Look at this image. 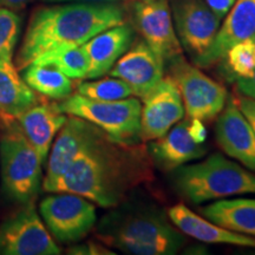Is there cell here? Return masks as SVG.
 Instances as JSON below:
<instances>
[{
	"instance_id": "1",
	"label": "cell",
	"mask_w": 255,
	"mask_h": 255,
	"mask_svg": "<svg viewBox=\"0 0 255 255\" xmlns=\"http://www.w3.org/2000/svg\"><path fill=\"white\" fill-rule=\"evenodd\" d=\"M148 146L128 144L100 130L46 193L78 194L103 208H114L142 184L155 180Z\"/></svg>"
},
{
	"instance_id": "2",
	"label": "cell",
	"mask_w": 255,
	"mask_h": 255,
	"mask_svg": "<svg viewBox=\"0 0 255 255\" xmlns=\"http://www.w3.org/2000/svg\"><path fill=\"white\" fill-rule=\"evenodd\" d=\"M126 23V9L117 1H65L33 12L14 64L23 71L52 51L81 46L107 28Z\"/></svg>"
},
{
	"instance_id": "3",
	"label": "cell",
	"mask_w": 255,
	"mask_h": 255,
	"mask_svg": "<svg viewBox=\"0 0 255 255\" xmlns=\"http://www.w3.org/2000/svg\"><path fill=\"white\" fill-rule=\"evenodd\" d=\"M170 175L174 190L194 205L255 194V173L218 152L200 163L181 165Z\"/></svg>"
},
{
	"instance_id": "4",
	"label": "cell",
	"mask_w": 255,
	"mask_h": 255,
	"mask_svg": "<svg viewBox=\"0 0 255 255\" xmlns=\"http://www.w3.org/2000/svg\"><path fill=\"white\" fill-rule=\"evenodd\" d=\"M103 240L127 254L173 255L182 248L187 239L158 213L123 212L115 216Z\"/></svg>"
},
{
	"instance_id": "5",
	"label": "cell",
	"mask_w": 255,
	"mask_h": 255,
	"mask_svg": "<svg viewBox=\"0 0 255 255\" xmlns=\"http://www.w3.org/2000/svg\"><path fill=\"white\" fill-rule=\"evenodd\" d=\"M41 165L39 156L17 121L1 117L0 168L6 194L23 206L34 203L43 183Z\"/></svg>"
},
{
	"instance_id": "6",
	"label": "cell",
	"mask_w": 255,
	"mask_h": 255,
	"mask_svg": "<svg viewBox=\"0 0 255 255\" xmlns=\"http://www.w3.org/2000/svg\"><path fill=\"white\" fill-rule=\"evenodd\" d=\"M64 114L77 116L98 127L117 142L141 143V101L128 97L121 101H97L78 92L58 103Z\"/></svg>"
},
{
	"instance_id": "7",
	"label": "cell",
	"mask_w": 255,
	"mask_h": 255,
	"mask_svg": "<svg viewBox=\"0 0 255 255\" xmlns=\"http://www.w3.org/2000/svg\"><path fill=\"white\" fill-rule=\"evenodd\" d=\"M169 63V77L176 84L182 97L187 119L203 123L216 119L227 103V90L194 64L178 56Z\"/></svg>"
},
{
	"instance_id": "8",
	"label": "cell",
	"mask_w": 255,
	"mask_h": 255,
	"mask_svg": "<svg viewBox=\"0 0 255 255\" xmlns=\"http://www.w3.org/2000/svg\"><path fill=\"white\" fill-rule=\"evenodd\" d=\"M39 212L50 234L62 244L87 237L97 219L94 202L66 191L51 193L40 202Z\"/></svg>"
},
{
	"instance_id": "9",
	"label": "cell",
	"mask_w": 255,
	"mask_h": 255,
	"mask_svg": "<svg viewBox=\"0 0 255 255\" xmlns=\"http://www.w3.org/2000/svg\"><path fill=\"white\" fill-rule=\"evenodd\" d=\"M0 254H60V248L38 215L34 203L24 205L23 209L0 226Z\"/></svg>"
},
{
	"instance_id": "10",
	"label": "cell",
	"mask_w": 255,
	"mask_h": 255,
	"mask_svg": "<svg viewBox=\"0 0 255 255\" xmlns=\"http://www.w3.org/2000/svg\"><path fill=\"white\" fill-rule=\"evenodd\" d=\"M168 1L181 46L195 60L212 45L222 19L214 13L205 0Z\"/></svg>"
},
{
	"instance_id": "11",
	"label": "cell",
	"mask_w": 255,
	"mask_h": 255,
	"mask_svg": "<svg viewBox=\"0 0 255 255\" xmlns=\"http://www.w3.org/2000/svg\"><path fill=\"white\" fill-rule=\"evenodd\" d=\"M131 13L135 28L164 63L182 55L168 0H135Z\"/></svg>"
},
{
	"instance_id": "12",
	"label": "cell",
	"mask_w": 255,
	"mask_h": 255,
	"mask_svg": "<svg viewBox=\"0 0 255 255\" xmlns=\"http://www.w3.org/2000/svg\"><path fill=\"white\" fill-rule=\"evenodd\" d=\"M142 101V142H150L162 137L186 114L180 90L169 76L162 78Z\"/></svg>"
},
{
	"instance_id": "13",
	"label": "cell",
	"mask_w": 255,
	"mask_h": 255,
	"mask_svg": "<svg viewBox=\"0 0 255 255\" xmlns=\"http://www.w3.org/2000/svg\"><path fill=\"white\" fill-rule=\"evenodd\" d=\"M129 85L132 95L143 98L163 78L164 62L144 40H137L109 71Z\"/></svg>"
},
{
	"instance_id": "14",
	"label": "cell",
	"mask_w": 255,
	"mask_h": 255,
	"mask_svg": "<svg viewBox=\"0 0 255 255\" xmlns=\"http://www.w3.org/2000/svg\"><path fill=\"white\" fill-rule=\"evenodd\" d=\"M100 130V128L81 117L68 115V120L57 133L47 156L46 174L41 183L44 191H47L62 176L82 149Z\"/></svg>"
},
{
	"instance_id": "15",
	"label": "cell",
	"mask_w": 255,
	"mask_h": 255,
	"mask_svg": "<svg viewBox=\"0 0 255 255\" xmlns=\"http://www.w3.org/2000/svg\"><path fill=\"white\" fill-rule=\"evenodd\" d=\"M215 138L226 155L255 173V133L232 96L219 114Z\"/></svg>"
},
{
	"instance_id": "16",
	"label": "cell",
	"mask_w": 255,
	"mask_h": 255,
	"mask_svg": "<svg viewBox=\"0 0 255 255\" xmlns=\"http://www.w3.org/2000/svg\"><path fill=\"white\" fill-rule=\"evenodd\" d=\"M220 25L209 49L193 60L194 65L207 69L221 62L227 51L240 41L251 39L255 34V0H235L234 5Z\"/></svg>"
},
{
	"instance_id": "17",
	"label": "cell",
	"mask_w": 255,
	"mask_h": 255,
	"mask_svg": "<svg viewBox=\"0 0 255 255\" xmlns=\"http://www.w3.org/2000/svg\"><path fill=\"white\" fill-rule=\"evenodd\" d=\"M148 151L156 168L170 173L188 162L202 157L207 148L191 136L189 120L187 119L181 120L162 137L150 141Z\"/></svg>"
},
{
	"instance_id": "18",
	"label": "cell",
	"mask_w": 255,
	"mask_h": 255,
	"mask_svg": "<svg viewBox=\"0 0 255 255\" xmlns=\"http://www.w3.org/2000/svg\"><path fill=\"white\" fill-rule=\"evenodd\" d=\"M14 120L37 151L41 163H45L51 145L68 120V115L59 109L58 103L38 102Z\"/></svg>"
},
{
	"instance_id": "19",
	"label": "cell",
	"mask_w": 255,
	"mask_h": 255,
	"mask_svg": "<svg viewBox=\"0 0 255 255\" xmlns=\"http://www.w3.org/2000/svg\"><path fill=\"white\" fill-rule=\"evenodd\" d=\"M133 33L131 25L123 23L100 32L83 44L90 64L87 79L100 78L109 73L117 60L131 46Z\"/></svg>"
},
{
	"instance_id": "20",
	"label": "cell",
	"mask_w": 255,
	"mask_h": 255,
	"mask_svg": "<svg viewBox=\"0 0 255 255\" xmlns=\"http://www.w3.org/2000/svg\"><path fill=\"white\" fill-rule=\"evenodd\" d=\"M170 222L184 235L206 244H222L232 246L255 248V238L233 232L222 226L216 225L205 216L197 215L183 203L168 209Z\"/></svg>"
},
{
	"instance_id": "21",
	"label": "cell",
	"mask_w": 255,
	"mask_h": 255,
	"mask_svg": "<svg viewBox=\"0 0 255 255\" xmlns=\"http://www.w3.org/2000/svg\"><path fill=\"white\" fill-rule=\"evenodd\" d=\"M39 101L19 75L13 59L0 58V117L17 119Z\"/></svg>"
},
{
	"instance_id": "22",
	"label": "cell",
	"mask_w": 255,
	"mask_h": 255,
	"mask_svg": "<svg viewBox=\"0 0 255 255\" xmlns=\"http://www.w3.org/2000/svg\"><path fill=\"white\" fill-rule=\"evenodd\" d=\"M200 212L216 225L255 238V199L220 200Z\"/></svg>"
},
{
	"instance_id": "23",
	"label": "cell",
	"mask_w": 255,
	"mask_h": 255,
	"mask_svg": "<svg viewBox=\"0 0 255 255\" xmlns=\"http://www.w3.org/2000/svg\"><path fill=\"white\" fill-rule=\"evenodd\" d=\"M23 71V79L28 87L50 100L63 101L73 94V79L55 66L32 63Z\"/></svg>"
},
{
	"instance_id": "24",
	"label": "cell",
	"mask_w": 255,
	"mask_h": 255,
	"mask_svg": "<svg viewBox=\"0 0 255 255\" xmlns=\"http://www.w3.org/2000/svg\"><path fill=\"white\" fill-rule=\"evenodd\" d=\"M33 63L55 66L73 81L87 79L90 66L87 52L82 45L52 51L39 57Z\"/></svg>"
},
{
	"instance_id": "25",
	"label": "cell",
	"mask_w": 255,
	"mask_h": 255,
	"mask_svg": "<svg viewBox=\"0 0 255 255\" xmlns=\"http://www.w3.org/2000/svg\"><path fill=\"white\" fill-rule=\"evenodd\" d=\"M228 78H250L255 71V45L247 39L233 45L221 60Z\"/></svg>"
},
{
	"instance_id": "26",
	"label": "cell",
	"mask_w": 255,
	"mask_h": 255,
	"mask_svg": "<svg viewBox=\"0 0 255 255\" xmlns=\"http://www.w3.org/2000/svg\"><path fill=\"white\" fill-rule=\"evenodd\" d=\"M77 92L84 97L97 101H121L133 96L126 82L113 76L98 81L89 79L88 82H82L78 84Z\"/></svg>"
},
{
	"instance_id": "27",
	"label": "cell",
	"mask_w": 255,
	"mask_h": 255,
	"mask_svg": "<svg viewBox=\"0 0 255 255\" xmlns=\"http://www.w3.org/2000/svg\"><path fill=\"white\" fill-rule=\"evenodd\" d=\"M21 20L11 9L0 7V58L13 59Z\"/></svg>"
},
{
	"instance_id": "28",
	"label": "cell",
	"mask_w": 255,
	"mask_h": 255,
	"mask_svg": "<svg viewBox=\"0 0 255 255\" xmlns=\"http://www.w3.org/2000/svg\"><path fill=\"white\" fill-rule=\"evenodd\" d=\"M232 97L255 133V101L250 96L240 94V92H238L237 96H232Z\"/></svg>"
},
{
	"instance_id": "29",
	"label": "cell",
	"mask_w": 255,
	"mask_h": 255,
	"mask_svg": "<svg viewBox=\"0 0 255 255\" xmlns=\"http://www.w3.org/2000/svg\"><path fill=\"white\" fill-rule=\"evenodd\" d=\"M205 1L219 18L223 19L234 5L235 0H205Z\"/></svg>"
},
{
	"instance_id": "30",
	"label": "cell",
	"mask_w": 255,
	"mask_h": 255,
	"mask_svg": "<svg viewBox=\"0 0 255 255\" xmlns=\"http://www.w3.org/2000/svg\"><path fill=\"white\" fill-rule=\"evenodd\" d=\"M71 254H115V252H109L101 245L89 244L87 246H79L70 250Z\"/></svg>"
},
{
	"instance_id": "31",
	"label": "cell",
	"mask_w": 255,
	"mask_h": 255,
	"mask_svg": "<svg viewBox=\"0 0 255 255\" xmlns=\"http://www.w3.org/2000/svg\"><path fill=\"white\" fill-rule=\"evenodd\" d=\"M235 90L240 94L253 98L255 101V84L247 78H238L235 79Z\"/></svg>"
},
{
	"instance_id": "32",
	"label": "cell",
	"mask_w": 255,
	"mask_h": 255,
	"mask_svg": "<svg viewBox=\"0 0 255 255\" xmlns=\"http://www.w3.org/2000/svg\"><path fill=\"white\" fill-rule=\"evenodd\" d=\"M32 0H0V7L11 9L13 12H18L23 9Z\"/></svg>"
},
{
	"instance_id": "33",
	"label": "cell",
	"mask_w": 255,
	"mask_h": 255,
	"mask_svg": "<svg viewBox=\"0 0 255 255\" xmlns=\"http://www.w3.org/2000/svg\"><path fill=\"white\" fill-rule=\"evenodd\" d=\"M45 2H65V1H88V2H103V1H127V0H43Z\"/></svg>"
},
{
	"instance_id": "34",
	"label": "cell",
	"mask_w": 255,
	"mask_h": 255,
	"mask_svg": "<svg viewBox=\"0 0 255 255\" xmlns=\"http://www.w3.org/2000/svg\"><path fill=\"white\" fill-rule=\"evenodd\" d=\"M247 79H250V81H251V82H253V83H254V84H255V71L253 72V75H252V76H251V77H250V78H247Z\"/></svg>"
},
{
	"instance_id": "35",
	"label": "cell",
	"mask_w": 255,
	"mask_h": 255,
	"mask_svg": "<svg viewBox=\"0 0 255 255\" xmlns=\"http://www.w3.org/2000/svg\"><path fill=\"white\" fill-rule=\"evenodd\" d=\"M251 39H252V41H253V43H254V45H255V34H254V36H253V37H252V38H251Z\"/></svg>"
}]
</instances>
